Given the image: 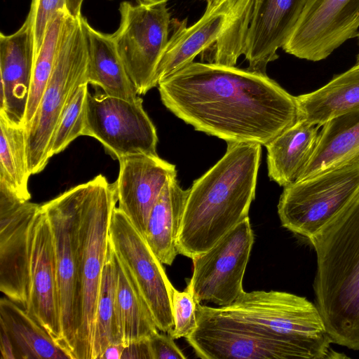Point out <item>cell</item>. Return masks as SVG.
I'll list each match as a JSON object with an SVG mask.
<instances>
[{
  "mask_svg": "<svg viewBox=\"0 0 359 359\" xmlns=\"http://www.w3.org/2000/svg\"><path fill=\"white\" fill-rule=\"evenodd\" d=\"M161 100L196 130L266 147L299 118L297 97L266 74L191 62L161 81Z\"/></svg>",
  "mask_w": 359,
  "mask_h": 359,
  "instance_id": "6da1fadb",
  "label": "cell"
},
{
  "mask_svg": "<svg viewBox=\"0 0 359 359\" xmlns=\"http://www.w3.org/2000/svg\"><path fill=\"white\" fill-rule=\"evenodd\" d=\"M188 194L189 189H182L173 177L150 212L144 238L163 264L171 265L179 254L177 238Z\"/></svg>",
  "mask_w": 359,
  "mask_h": 359,
  "instance_id": "603a6c76",
  "label": "cell"
},
{
  "mask_svg": "<svg viewBox=\"0 0 359 359\" xmlns=\"http://www.w3.org/2000/svg\"><path fill=\"white\" fill-rule=\"evenodd\" d=\"M309 0H252L243 55L248 69L266 74L278 57Z\"/></svg>",
  "mask_w": 359,
  "mask_h": 359,
  "instance_id": "ac0fdd59",
  "label": "cell"
},
{
  "mask_svg": "<svg viewBox=\"0 0 359 359\" xmlns=\"http://www.w3.org/2000/svg\"><path fill=\"white\" fill-rule=\"evenodd\" d=\"M118 162V208L144 237L150 212L167 182L177 177L176 167L158 154L131 155Z\"/></svg>",
  "mask_w": 359,
  "mask_h": 359,
  "instance_id": "9a60e30c",
  "label": "cell"
},
{
  "mask_svg": "<svg viewBox=\"0 0 359 359\" xmlns=\"http://www.w3.org/2000/svg\"><path fill=\"white\" fill-rule=\"evenodd\" d=\"M87 41L81 15L65 20L55 64L37 110L25 130L26 152L31 175L47 165L48 147L60 116L73 91L88 83ZM89 84V83H88Z\"/></svg>",
  "mask_w": 359,
  "mask_h": 359,
  "instance_id": "52a82bcc",
  "label": "cell"
},
{
  "mask_svg": "<svg viewBox=\"0 0 359 359\" xmlns=\"http://www.w3.org/2000/svg\"><path fill=\"white\" fill-rule=\"evenodd\" d=\"M30 175L25 128L11 124L0 116V184L19 198L29 201Z\"/></svg>",
  "mask_w": 359,
  "mask_h": 359,
  "instance_id": "83f0119b",
  "label": "cell"
},
{
  "mask_svg": "<svg viewBox=\"0 0 359 359\" xmlns=\"http://www.w3.org/2000/svg\"><path fill=\"white\" fill-rule=\"evenodd\" d=\"M35 61L34 37L27 16L15 32L0 34V116L25 128Z\"/></svg>",
  "mask_w": 359,
  "mask_h": 359,
  "instance_id": "2e32d148",
  "label": "cell"
},
{
  "mask_svg": "<svg viewBox=\"0 0 359 359\" xmlns=\"http://www.w3.org/2000/svg\"><path fill=\"white\" fill-rule=\"evenodd\" d=\"M320 127L299 119L266 146L271 180L283 187L298 181L313 154Z\"/></svg>",
  "mask_w": 359,
  "mask_h": 359,
  "instance_id": "44dd1931",
  "label": "cell"
},
{
  "mask_svg": "<svg viewBox=\"0 0 359 359\" xmlns=\"http://www.w3.org/2000/svg\"><path fill=\"white\" fill-rule=\"evenodd\" d=\"M115 252V251H114ZM116 294L121 318L123 343L149 339L158 332L152 312L133 276L115 252Z\"/></svg>",
  "mask_w": 359,
  "mask_h": 359,
  "instance_id": "484cf974",
  "label": "cell"
},
{
  "mask_svg": "<svg viewBox=\"0 0 359 359\" xmlns=\"http://www.w3.org/2000/svg\"><path fill=\"white\" fill-rule=\"evenodd\" d=\"M358 37H359V34H358ZM356 64H357V65H359V55H358V56L357 63H356Z\"/></svg>",
  "mask_w": 359,
  "mask_h": 359,
  "instance_id": "ab89813d",
  "label": "cell"
},
{
  "mask_svg": "<svg viewBox=\"0 0 359 359\" xmlns=\"http://www.w3.org/2000/svg\"><path fill=\"white\" fill-rule=\"evenodd\" d=\"M203 1H205L206 2V8H205V11H210L226 0H203Z\"/></svg>",
  "mask_w": 359,
  "mask_h": 359,
  "instance_id": "f35d334b",
  "label": "cell"
},
{
  "mask_svg": "<svg viewBox=\"0 0 359 359\" xmlns=\"http://www.w3.org/2000/svg\"><path fill=\"white\" fill-rule=\"evenodd\" d=\"M203 359H317L306 345L258 330L197 304V327L186 337Z\"/></svg>",
  "mask_w": 359,
  "mask_h": 359,
  "instance_id": "ba28073f",
  "label": "cell"
},
{
  "mask_svg": "<svg viewBox=\"0 0 359 359\" xmlns=\"http://www.w3.org/2000/svg\"><path fill=\"white\" fill-rule=\"evenodd\" d=\"M0 328L11 340L15 359H72L41 325L7 297L0 300Z\"/></svg>",
  "mask_w": 359,
  "mask_h": 359,
  "instance_id": "cb8c5ba5",
  "label": "cell"
},
{
  "mask_svg": "<svg viewBox=\"0 0 359 359\" xmlns=\"http://www.w3.org/2000/svg\"><path fill=\"white\" fill-rule=\"evenodd\" d=\"M241 0H226L210 11H205L194 25L172 20L173 31L158 63L155 80L158 84L194 62L222 35L233 19Z\"/></svg>",
  "mask_w": 359,
  "mask_h": 359,
  "instance_id": "d6986e66",
  "label": "cell"
},
{
  "mask_svg": "<svg viewBox=\"0 0 359 359\" xmlns=\"http://www.w3.org/2000/svg\"><path fill=\"white\" fill-rule=\"evenodd\" d=\"M0 358L15 359L11 340L5 331L1 328H0Z\"/></svg>",
  "mask_w": 359,
  "mask_h": 359,
  "instance_id": "d590c367",
  "label": "cell"
},
{
  "mask_svg": "<svg viewBox=\"0 0 359 359\" xmlns=\"http://www.w3.org/2000/svg\"><path fill=\"white\" fill-rule=\"evenodd\" d=\"M67 13V11H60L55 15L47 27L41 47L36 55L25 118V129L31 123L50 77Z\"/></svg>",
  "mask_w": 359,
  "mask_h": 359,
  "instance_id": "f1b7e54d",
  "label": "cell"
},
{
  "mask_svg": "<svg viewBox=\"0 0 359 359\" xmlns=\"http://www.w3.org/2000/svg\"><path fill=\"white\" fill-rule=\"evenodd\" d=\"M114 250L109 240L95 315L93 359H99L111 344H124L116 294Z\"/></svg>",
  "mask_w": 359,
  "mask_h": 359,
  "instance_id": "4316f807",
  "label": "cell"
},
{
  "mask_svg": "<svg viewBox=\"0 0 359 359\" xmlns=\"http://www.w3.org/2000/svg\"><path fill=\"white\" fill-rule=\"evenodd\" d=\"M0 291L62 348L55 247L49 221L41 205L19 198L3 185Z\"/></svg>",
  "mask_w": 359,
  "mask_h": 359,
  "instance_id": "7a4b0ae2",
  "label": "cell"
},
{
  "mask_svg": "<svg viewBox=\"0 0 359 359\" xmlns=\"http://www.w3.org/2000/svg\"><path fill=\"white\" fill-rule=\"evenodd\" d=\"M87 41L89 84L100 87L106 95L127 100L139 96L118 53L111 34L93 28L81 16Z\"/></svg>",
  "mask_w": 359,
  "mask_h": 359,
  "instance_id": "7402d4cb",
  "label": "cell"
},
{
  "mask_svg": "<svg viewBox=\"0 0 359 359\" xmlns=\"http://www.w3.org/2000/svg\"><path fill=\"white\" fill-rule=\"evenodd\" d=\"M60 11H67V0H32L27 16L33 28L35 57L41 47L50 22Z\"/></svg>",
  "mask_w": 359,
  "mask_h": 359,
  "instance_id": "d6a6232c",
  "label": "cell"
},
{
  "mask_svg": "<svg viewBox=\"0 0 359 359\" xmlns=\"http://www.w3.org/2000/svg\"><path fill=\"white\" fill-rule=\"evenodd\" d=\"M83 0H67V10L68 13L74 17L79 18L81 15V6Z\"/></svg>",
  "mask_w": 359,
  "mask_h": 359,
  "instance_id": "74e56055",
  "label": "cell"
},
{
  "mask_svg": "<svg viewBox=\"0 0 359 359\" xmlns=\"http://www.w3.org/2000/svg\"><path fill=\"white\" fill-rule=\"evenodd\" d=\"M299 118L323 126L339 115L359 109V65L335 76L319 89L297 97Z\"/></svg>",
  "mask_w": 359,
  "mask_h": 359,
  "instance_id": "d4e9b609",
  "label": "cell"
},
{
  "mask_svg": "<svg viewBox=\"0 0 359 359\" xmlns=\"http://www.w3.org/2000/svg\"><path fill=\"white\" fill-rule=\"evenodd\" d=\"M53 233L62 348L75 359L76 269L72 216L65 192L41 205Z\"/></svg>",
  "mask_w": 359,
  "mask_h": 359,
  "instance_id": "e0dca14e",
  "label": "cell"
},
{
  "mask_svg": "<svg viewBox=\"0 0 359 359\" xmlns=\"http://www.w3.org/2000/svg\"><path fill=\"white\" fill-rule=\"evenodd\" d=\"M125 346L124 344H109L99 359H121Z\"/></svg>",
  "mask_w": 359,
  "mask_h": 359,
  "instance_id": "8d00e7d4",
  "label": "cell"
},
{
  "mask_svg": "<svg viewBox=\"0 0 359 359\" xmlns=\"http://www.w3.org/2000/svg\"><path fill=\"white\" fill-rule=\"evenodd\" d=\"M281 225L309 241L359 192V165L332 170L283 187Z\"/></svg>",
  "mask_w": 359,
  "mask_h": 359,
  "instance_id": "30bf717a",
  "label": "cell"
},
{
  "mask_svg": "<svg viewBox=\"0 0 359 359\" xmlns=\"http://www.w3.org/2000/svg\"><path fill=\"white\" fill-rule=\"evenodd\" d=\"M109 240L136 280L158 329L169 334L174 327L172 309L174 287L163 264L150 249L143 236L116 206L111 217Z\"/></svg>",
  "mask_w": 359,
  "mask_h": 359,
  "instance_id": "4fadbf2b",
  "label": "cell"
},
{
  "mask_svg": "<svg viewBox=\"0 0 359 359\" xmlns=\"http://www.w3.org/2000/svg\"><path fill=\"white\" fill-rule=\"evenodd\" d=\"M359 0H309L283 46L288 54L317 62L359 34Z\"/></svg>",
  "mask_w": 359,
  "mask_h": 359,
  "instance_id": "5bb4252c",
  "label": "cell"
},
{
  "mask_svg": "<svg viewBox=\"0 0 359 359\" xmlns=\"http://www.w3.org/2000/svg\"><path fill=\"white\" fill-rule=\"evenodd\" d=\"M308 241L315 304L332 342L359 350V192Z\"/></svg>",
  "mask_w": 359,
  "mask_h": 359,
  "instance_id": "277c9868",
  "label": "cell"
},
{
  "mask_svg": "<svg viewBox=\"0 0 359 359\" xmlns=\"http://www.w3.org/2000/svg\"><path fill=\"white\" fill-rule=\"evenodd\" d=\"M253 243L248 217L210 250L191 259L193 273L189 283L197 304L205 301L226 306L244 292L243 280Z\"/></svg>",
  "mask_w": 359,
  "mask_h": 359,
  "instance_id": "7c38bea8",
  "label": "cell"
},
{
  "mask_svg": "<svg viewBox=\"0 0 359 359\" xmlns=\"http://www.w3.org/2000/svg\"><path fill=\"white\" fill-rule=\"evenodd\" d=\"M72 216L76 269L75 359H93L95 315L109 228L117 197L115 183L100 174L65 191Z\"/></svg>",
  "mask_w": 359,
  "mask_h": 359,
  "instance_id": "5b68a950",
  "label": "cell"
},
{
  "mask_svg": "<svg viewBox=\"0 0 359 359\" xmlns=\"http://www.w3.org/2000/svg\"><path fill=\"white\" fill-rule=\"evenodd\" d=\"M252 4V0H241L226 29L208 49L211 56L208 62L235 66L238 57L243 55Z\"/></svg>",
  "mask_w": 359,
  "mask_h": 359,
  "instance_id": "4dcf8cb0",
  "label": "cell"
},
{
  "mask_svg": "<svg viewBox=\"0 0 359 359\" xmlns=\"http://www.w3.org/2000/svg\"><path fill=\"white\" fill-rule=\"evenodd\" d=\"M121 359H153L149 339L126 345Z\"/></svg>",
  "mask_w": 359,
  "mask_h": 359,
  "instance_id": "e575fe53",
  "label": "cell"
},
{
  "mask_svg": "<svg viewBox=\"0 0 359 359\" xmlns=\"http://www.w3.org/2000/svg\"><path fill=\"white\" fill-rule=\"evenodd\" d=\"M212 309L250 327L298 341L317 359L347 358L331 348L323 316L306 297L276 290L244 291L231 304Z\"/></svg>",
  "mask_w": 359,
  "mask_h": 359,
  "instance_id": "8992f818",
  "label": "cell"
},
{
  "mask_svg": "<svg viewBox=\"0 0 359 359\" xmlns=\"http://www.w3.org/2000/svg\"><path fill=\"white\" fill-rule=\"evenodd\" d=\"M149 340L153 359L187 358V356L174 342V339L168 333L158 332Z\"/></svg>",
  "mask_w": 359,
  "mask_h": 359,
  "instance_id": "836d02e7",
  "label": "cell"
},
{
  "mask_svg": "<svg viewBox=\"0 0 359 359\" xmlns=\"http://www.w3.org/2000/svg\"><path fill=\"white\" fill-rule=\"evenodd\" d=\"M172 309L174 327L169 334L174 339L186 338L197 327V303L189 283L183 291L174 287Z\"/></svg>",
  "mask_w": 359,
  "mask_h": 359,
  "instance_id": "1f68e13d",
  "label": "cell"
},
{
  "mask_svg": "<svg viewBox=\"0 0 359 359\" xmlns=\"http://www.w3.org/2000/svg\"><path fill=\"white\" fill-rule=\"evenodd\" d=\"M112 37L139 95L157 86L156 72L168 41L172 20L168 0L123 1Z\"/></svg>",
  "mask_w": 359,
  "mask_h": 359,
  "instance_id": "9c48e42d",
  "label": "cell"
},
{
  "mask_svg": "<svg viewBox=\"0 0 359 359\" xmlns=\"http://www.w3.org/2000/svg\"><path fill=\"white\" fill-rule=\"evenodd\" d=\"M262 145L227 142L223 157L189 189L178 253L193 259L248 217L255 199Z\"/></svg>",
  "mask_w": 359,
  "mask_h": 359,
  "instance_id": "3957f363",
  "label": "cell"
},
{
  "mask_svg": "<svg viewBox=\"0 0 359 359\" xmlns=\"http://www.w3.org/2000/svg\"><path fill=\"white\" fill-rule=\"evenodd\" d=\"M142 103L140 96L127 100L88 92L83 135L97 140L114 159L157 155L156 129Z\"/></svg>",
  "mask_w": 359,
  "mask_h": 359,
  "instance_id": "8fae6325",
  "label": "cell"
},
{
  "mask_svg": "<svg viewBox=\"0 0 359 359\" xmlns=\"http://www.w3.org/2000/svg\"><path fill=\"white\" fill-rule=\"evenodd\" d=\"M322 127L313 154L297 182L359 165V109L333 118Z\"/></svg>",
  "mask_w": 359,
  "mask_h": 359,
  "instance_id": "ffe728a7",
  "label": "cell"
},
{
  "mask_svg": "<svg viewBox=\"0 0 359 359\" xmlns=\"http://www.w3.org/2000/svg\"><path fill=\"white\" fill-rule=\"evenodd\" d=\"M88 83L80 84L67 102L51 136L48 147L49 159L64 151L76 138L83 135L86 121Z\"/></svg>",
  "mask_w": 359,
  "mask_h": 359,
  "instance_id": "f546056e",
  "label": "cell"
}]
</instances>
